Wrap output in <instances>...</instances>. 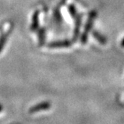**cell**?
<instances>
[{"instance_id": "obj_1", "label": "cell", "mask_w": 124, "mask_h": 124, "mask_svg": "<svg viewBox=\"0 0 124 124\" xmlns=\"http://www.w3.org/2000/svg\"><path fill=\"white\" fill-rule=\"evenodd\" d=\"M96 16V11H92L90 14L89 18H88L87 25H86V27H85V31L84 32L82 37V42L83 43H85L87 41V33L91 30V29L92 28V25H93V22L94 18Z\"/></svg>"}, {"instance_id": "obj_2", "label": "cell", "mask_w": 124, "mask_h": 124, "mask_svg": "<svg viewBox=\"0 0 124 124\" xmlns=\"http://www.w3.org/2000/svg\"><path fill=\"white\" fill-rule=\"evenodd\" d=\"M50 107H51V104L49 102H42L40 104L36 105L33 106V107H31L29 110V113L34 114V113L39 112L41 111L47 110Z\"/></svg>"}, {"instance_id": "obj_3", "label": "cell", "mask_w": 124, "mask_h": 124, "mask_svg": "<svg viewBox=\"0 0 124 124\" xmlns=\"http://www.w3.org/2000/svg\"><path fill=\"white\" fill-rule=\"evenodd\" d=\"M71 45V43L68 40L64 41H58V42H53L49 44V47L52 48H56V47H67Z\"/></svg>"}, {"instance_id": "obj_4", "label": "cell", "mask_w": 124, "mask_h": 124, "mask_svg": "<svg viewBox=\"0 0 124 124\" xmlns=\"http://www.w3.org/2000/svg\"><path fill=\"white\" fill-rule=\"evenodd\" d=\"M93 35L94 36V38L98 40L101 44L102 45H105V44L107 43V39L105 38V37H104L102 34H101L100 33H99L98 31H94L93 32Z\"/></svg>"}, {"instance_id": "obj_5", "label": "cell", "mask_w": 124, "mask_h": 124, "mask_svg": "<svg viewBox=\"0 0 124 124\" xmlns=\"http://www.w3.org/2000/svg\"><path fill=\"white\" fill-rule=\"evenodd\" d=\"M38 11H36L33 16V23L31 24V30L34 31L38 28Z\"/></svg>"}, {"instance_id": "obj_6", "label": "cell", "mask_w": 124, "mask_h": 124, "mask_svg": "<svg viewBox=\"0 0 124 124\" xmlns=\"http://www.w3.org/2000/svg\"><path fill=\"white\" fill-rule=\"evenodd\" d=\"M80 24H81V16H78L77 17V20H76V29H75V35H74V38L75 39H76L78 34L79 33V27H80Z\"/></svg>"}, {"instance_id": "obj_7", "label": "cell", "mask_w": 124, "mask_h": 124, "mask_svg": "<svg viewBox=\"0 0 124 124\" xmlns=\"http://www.w3.org/2000/svg\"><path fill=\"white\" fill-rule=\"evenodd\" d=\"M45 29H40V31H39V40H40V45H42V44H43L44 43V39H45V35H44V34H45Z\"/></svg>"}, {"instance_id": "obj_8", "label": "cell", "mask_w": 124, "mask_h": 124, "mask_svg": "<svg viewBox=\"0 0 124 124\" xmlns=\"http://www.w3.org/2000/svg\"><path fill=\"white\" fill-rule=\"evenodd\" d=\"M69 11H70V13L71 14V15L73 17L76 16V8H75L74 5H71L69 6Z\"/></svg>"}, {"instance_id": "obj_9", "label": "cell", "mask_w": 124, "mask_h": 124, "mask_svg": "<svg viewBox=\"0 0 124 124\" xmlns=\"http://www.w3.org/2000/svg\"><path fill=\"white\" fill-rule=\"evenodd\" d=\"M121 46L123 47V48H124V38L122 40V41H121Z\"/></svg>"}, {"instance_id": "obj_10", "label": "cell", "mask_w": 124, "mask_h": 124, "mask_svg": "<svg viewBox=\"0 0 124 124\" xmlns=\"http://www.w3.org/2000/svg\"><path fill=\"white\" fill-rule=\"evenodd\" d=\"M2 111V106L0 105V111Z\"/></svg>"}]
</instances>
